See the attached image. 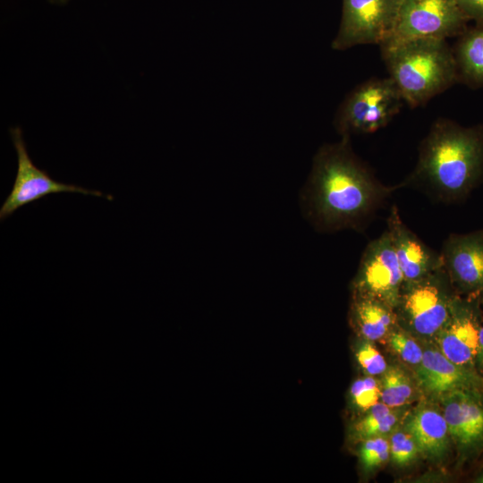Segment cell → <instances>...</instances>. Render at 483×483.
Segmentation results:
<instances>
[{
    "label": "cell",
    "mask_w": 483,
    "mask_h": 483,
    "mask_svg": "<svg viewBox=\"0 0 483 483\" xmlns=\"http://www.w3.org/2000/svg\"><path fill=\"white\" fill-rule=\"evenodd\" d=\"M399 188L400 183L391 187L381 183L353 153L350 137H342L316 154L306 198L320 228H358Z\"/></svg>",
    "instance_id": "1"
},
{
    "label": "cell",
    "mask_w": 483,
    "mask_h": 483,
    "mask_svg": "<svg viewBox=\"0 0 483 483\" xmlns=\"http://www.w3.org/2000/svg\"><path fill=\"white\" fill-rule=\"evenodd\" d=\"M483 180V124L436 120L419 148L413 172L400 183L419 186L436 199H465Z\"/></svg>",
    "instance_id": "2"
},
{
    "label": "cell",
    "mask_w": 483,
    "mask_h": 483,
    "mask_svg": "<svg viewBox=\"0 0 483 483\" xmlns=\"http://www.w3.org/2000/svg\"><path fill=\"white\" fill-rule=\"evenodd\" d=\"M380 49L388 76L412 108L457 82L453 50L446 39L419 38Z\"/></svg>",
    "instance_id": "3"
},
{
    "label": "cell",
    "mask_w": 483,
    "mask_h": 483,
    "mask_svg": "<svg viewBox=\"0 0 483 483\" xmlns=\"http://www.w3.org/2000/svg\"><path fill=\"white\" fill-rule=\"evenodd\" d=\"M404 100L393 80L372 78L353 89L340 106L335 125L342 137L372 133L386 127Z\"/></svg>",
    "instance_id": "4"
},
{
    "label": "cell",
    "mask_w": 483,
    "mask_h": 483,
    "mask_svg": "<svg viewBox=\"0 0 483 483\" xmlns=\"http://www.w3.org/2000/svg\"><path fill=\"white\" fill-rule=\"evenodd\" d=\"M441 267L425 277L402 285L395 308L405 323L425 336L437 335L449 319L457 295Z\"/></svg>",
    "instance_id": "5"
},
{
    "label": "cell",
    "mask_w": 483,
    "mask_h": 483,
    "mask_svg": "<svg viewBox=\"0 0 483 483\" xmlns=\"http://www.w3.org/2000/svg\"><path fill=\"white\" fill-rule=\"evenodd\" d=\"M469 21L456 0H402L395 27L379 47L419 38H456Z\"/></svg>",
    "instance_id": "6"
},
{
    "label": "cell",
    "mask_w": 483,
    "mask_h": 483,
    "mask_svg": "<svg viewBox=\"0 0 483 483\" xmlns=\"http://www.w3.org/2000/svg\"><path fill=\"white\" fill-rule=\"evenodd\" d=\"M402 0H343L342 19L332 47L345 50L359 45L379 47L391 36Z\"/></svg>",
    "instance_id": "7"
},
{
    "label": "cell",
    "mask_w": 483,
    "mask_h": 483,
    "mask_svg": "<svg viewBox=\"0 0 483 483\" xmlns=\"http://www.w3.org/2000/svg\"><path fill=\"white\" fill-rule=\"evenodd\" d=\"M10 136L17 155V172L11 192L0 208V220L11 216L20 208L38 200L49 194L61 192L81 193L97 197H106L99 191L89 190L74 184L57 182L45 170L37 167L31 160L19 126L10 128Z\"/></svg>",
    "instance_id": "8"
},
{
    "label": "cell",
    "mask_w": 483,
    "mask_h": 483,
    "mask_svg": "<svg viewBox=\"0 0 483 483\" xmlns=\"http://www.w3.org/2000/svg\"><path fill=\"white\" fill-rule=\"evenodd\" d=\"M403 283L402 269L389 233L386 230L364 250L354 279L355 292L377 299L394 309Z\"/></svg>",
    "instance_id": "9"
},
{
    "label": "cell",
    "mask_w": 483,
    "mask_h": 483,
    "mask_svg": "<svg viewBox=\"0 0 483 483\" xmlns=\"http://www.w3.org/2000/svg\"><path fill=\"white\" fill-rule=\"evenodd\" d=\"M440 254L453 289L483 302V229L450 234Z\"/></svg>",
    "instance_id": "10"
},
{
    "label": "cell",
    "mask_w": 483,
    "mask_h": 483,
    "mask_svg": "<svg viewBox=\"0 0 483 483\" xmlns=\"http://www.w3.org/2000/svg\"><path fill=\"white\" fill-rule=\"evenodd\" d=\"M481 303L457 297L449 319L436 335L440 352L448 360L472 369H476Z\"/></svg>",
    "instance_id": "11"
},
{
    "label": "cell",
    "mask_w": 483,
    "mask_h": 483,
    "mask_svg": "<svg viewBox=\"0 0 483 483\" xmlns=\"http://www.w3.org/2000/svg\"><path fill=\"white\" fill-rule=\"evenodd\" d=\"M448 432L463 455L483 450V390H458L444 395Z\"/></svg>",
    "instance_id": "12"
},
{
    "label": "cell",
    "mask_w": 483,
    "mask_h": 483,
    "mask_svg": "<svg viewBox=\"0 0 483 483\" xmlns=\"http://www.w3.org/2000/svg\"><path fill=\"white\" fill-rule=\"evenodd\" d=\"M386 230L403 275V284L443 267L440 252L428 247L405 225L396 207L390 210Z\"/></svg>",
    "instance_id": "13"
},
{
    "label": "cell",
    "mask_w": 483,
    "mask_h": 483,
    "mask_svg": "<svg viewBox=\"0 0 483 483\" xmlns=\"http://www.w3.org/2000/svg\"><path fill=\"white\" fill-rule=\"evenodd\" d=\"M417 375L421 386L436 395L458 390H483V377L476 369L457 365L434 349L424 351Z\"/></svg>",
    "instance_id": "14"
},
{
    "label": "cell",
    "mask_w": 483,
    "mask_h": 483,
    "mask_svg": "<svg viewBox=\"0 0 483 483\" xmlns=\"http://www.w3.org/2000/svg\"><path fill=\"white\" fill-rule=\"evenodd\" d=\"M457 82L483 89V25L468 27L452 47Z\"/></svg>",
    "instance_id": "15"
},
{
    "label": "cell",
    "mask_w": 483,
    "mask_h": 483,
    "mask_svg": "<svg viewBox=\"0 0 483 483\" xmlns=\"http://www.w3.org/2000/svg\"><path fill=\"white\" fill-rule=\"evenodd\" d=\"M406 431L414 438L419 452L428 457H439L447 449L448 427L444 415L436 410H418L408 420Z\"/></svg>",
    "instance_id": "16"
},
{
    "label": "cell",
    "mask_w": 483,
    "mask_h": 483,
    "mask_svg": "<svg viewBox=\"0 0 483 483\" xmlns=\"http://www.w3.org/2000/svg\"><path fill=\"white\" fill-rule=\"evenodd\" d=\"M353 320L361 335L369 341L381 339L396 322L394 308L373 297L358 294L352 305Z\"/></svg>",
    "instance_id": "17"
},
{
    "label": "cell",
    "mask_w": 483,
    "mask_h": 483,
    "mask_svg": "<svg viewBox=\"0 0 483 483\" xmlns=\"http://www.w3.org/2000/svg\"><path fill=\"white\" fill-rule=\"evenodd\" d=\"M382 402L390 408L404 405L412 396V386L406 374L398 368L386 369L381 381Z\"/></svg>",
    "instance_id": "18"
},
{
    "label": "cell",
    "mask_w": 483,
    "mask_h": 483,
    "mask_svg": "<svg viewBox=\"0 0 483 483\" xmlns=\"http://www.w3.org/2000/svg\"><path fill=\"white\" fill-rule=\"evenodd\" d=\"M367 415L355 426L359 437L368 438L390 432L397 422V416L384 402H377L368 410Z\"/></svg>",
    "instance_id": "19"
},
{
    "label": "cell",
    "mask_w": 483,
    "mask_h": 483,
    "mask_svg": "<svg viewBox=\"0 0 483 483\" xmlns=\"http://www.w3.org/2000/svg\"><path fill=\"white\" fill-rule=\"evenodd\" d=\"M388 343L392 351L403 361L419 365L423 358L424 351L418 343L402 330H391L388 333Z\"/></svg>",
    "instance_id": "20"
},
{
    "label": "cell",
    "mask_w": 483,
    "mask_h": 483,
    "mask_svg": "<svg viewBox=\"0 0 483 483\" xmlns=\"http://www.w3.org/2000/svg\"><path fill=\"white\" fill-rule=\"evenodd\" d=\"M389 456V442L382 436L365 438L360 449V461L367 470L379 467Z\"/></svg>",
    "instance_id": "21"
},
{
    "label": "cell",
    "mask_w": 483,
    "mask_h": 483,
    "mask_svg": "<svg viewBox=\"0 0 483 483\" xmlns=\"http://www.w3.org/2000/svg\"><path fill=\"white\" fill-rule=\"evenodd\" d=\"M390 457L398 466L411 463L419 453V447L409 432L397 431L390 438Z\"/></svg>",
    "instance_id": "22"
},
{
    "label": "cell",
    "mask_w": 483,
    "mask_h": 483,
    "mask_svg": "<svg viewBox=\"0 0 483 483\" xmlns=\"http://www.w3.org/2000/svg\"><path fill=\"white\" fill-rule=\"evenodd\" d=\"M350 394L354 404L367 411L379 402L381 389L372 377H365L352 383Z\"/></svg>",
    "instance_id": "23"
},
{
    "label": "cell",
    "mask_w": 483,
    "mask_h": 483,
    "mask_svg": "<svg viewBox=\"0 0 483 483\" xmlns=\"http://www.w3.org/2000/svg\"><path fill=\"white\" fill-rule=\"evenodd\" d=\"M356 357L361 368L370 376L383 374L387 369L383 355L369 343L359 348Z\"/></svg>",
    "instance_id": "24"
},
{
    "label": "cell",
    "mask_w": 483,
    "mask_h": 483,
    "mask_svg": "<svg viewBox=\"0 0 483 483\" xmlns=\"http://www.w3.org/2000/svg\"><path fill=\"white\" fill-rule=\"evenodd\" d=\"M460 9L469 21L483 25V0H456Z\"/></svg>",
    "instance_id": "25"
},
{
    "label": "cell",
    "mask_w": 483,
    "mask_h": 483,
    "mask_svg": "<svg viewBox=\"0 0 483 483\" xmlns=\"http://www.w3.org/2000/svg\"><path fill=\"white\" fill-rule=\"evenodd\" d=\"M481 325L479 335V348L476 358V369L483 377V302L481 303Z\"/></svg>",
    "instance_id": "26"
},
{
    "label": "cell",
    "mask_w": 483,
    "mask_h": 483,
    "mask_svg": "<svg viewBox=\"0 0 483 483\" xmlns=\"http://www.w3.org/2000/svg\"><path fill=\"white\" fill-rule=\"evenodd\" d=\"M47 1L55 4H64L68 3L70 0H47Z\"/></svg>",
    "instance_id": "27"
},
{
    "label": "cell",
    "mask_w": 483,
    "mask_h": 483,
    "mask_svg": "<svg viewBox=\"0 0 483 483\" xmlns=\"http://www.w3.org/2000/svg\"><path fill=\"white\" fill-rule=\"evenodd\" d=\"M476 481L479 483H483V471L479 475Z\"/></svg>",
    "instance_id": "28"
}]
</instances>
